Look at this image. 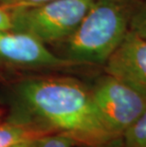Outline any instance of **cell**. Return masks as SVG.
I'll return each mask as SVG.
<instances>
[{
    "label": "cell",
    "instance_id": "1",
    "mask_svg": "<svg viewBox=\"0 0 146 147\" xmlns=\"http://www.w3.org/2000/svg\"><path fill=\"white\" fill-rule=\"evenodd\" d=\"M8 121L32 127L43 135L63 134L78 144L119 147L96 108L90 87L67 76L28 77L7 91Z\"/></svg>",
    "mask_w": 146,
    "mask_h": 147
},
{
    "label": "cell",
    "instance_id": "2",
    "mask_svg": "<svg viewBox=\"0 0 146 147\" xmlns=\"http://www.w3.org/2000/svg\"><path fill=\"white\" fill-rule=\"evenodd\" d=\"M141 1L94 0L74 32L59 43L60 57L76 65H104L130 30Z\"/></svg>",
    "mask_w": 146,
    "mask_h": 147
},
{
    "label": "cell",
    "instance_id": "3",
    "mask_svg": "<svg viewBox=\"0 0 146 147\" xmlns=\"http://www.w3.org/2000/svg\"><path fill=\"white\" fill-rule=\"evenodd\" d=\"M94 0H52L10 10L11 30L28 33L44 44H59L74 32Z\"/></svg>",
    "mask_w": 146,
    "mask_h": 147
},
{
    "label": "cell",
    "instance_id": "4",
    "mask_svg": "<svg viewBox=\"0 0 146 147\" xmlns=\"http://www.w3.org/2000/svg\"><path fill=\"white\" fill-rule=\"evenodd\" d=\"M90 89L102 121L120 140L146 110L145 93L107 73L99 77Z\"/></svg>",
    "mask_w": 146,
    "mask_h": 147
},
{
    "label": "cell",
    "instance_id": "5",
    "mask_svg": "<svg viewBox=\"0 0 146 147\" xmlns=\"http://www.w3.org/2000/svg\"><path fill=\"white\" fill-rule=\"evenodd\" d=\"M0 61L26 67L63 68L76 65L54 54L35 37L13 30H0Z\"/></svg>",
    "mask_w": 146,
    "mask_h": 147
},
{
    "label": "cell",
    "instance_id": "6",
    "mask_svg": "<svg viewBox=\"0 0 146 147\" xmlns=\"http://www.w3.org/2000/svg\"><path fill=\"white\" fill-rule=\"evenodd\" d=\"M104 67L105 73L146 94V39L129 30Z\"/></svg>",
    "mask_w": 146,
    "mask_h": 147
},
{
    "label": "cell",
    "instance_id": "7",
    "mask_svg": "<svg viewBox=\"0 0 146 147\" xmlns=\"http://www.w3.org/2000/svg\"><path fill=\"white\" fill-rule=\"evenodd\" d=\"M40 136L43 134L23 123L8 120L0 123V147H29Z\"/></svg>",
    "mask_w": 146,
    "mask_h": 147
},
{
    "label": "cell",
    "instance_id": "8",
    "mask_svg": "<svg viewBox=\"0 0 146 147\" xmlns=\"http://www.w3.org/2000/svg\"><path fill=\"white\" fill-rule=\"evenodd\" d=\"M119 147H146V110L123 133Z\"/></svg>",
    "mask_w": 146,
    "mask_h": 147
},
{
    "label": "cell",
    "instance_id": "9",
    "mask_svg": "<svg viewBox=\"0 0 146 147\" xmlns=\"http://www.w3.org/2000/svg\"><path fill=\"white\" fill-rule=\"evenodd\" d=\"M78 142L63 134H46L40 136L29 147H76Z\"/></svg>",
    "mask_w": 146,
    "mask_h": 147
},
{
    "label": "cell",
    "instance_id": "10",
    "mask_svg": "<svg viewBox=\"0 0 146 147\" xmlns=\"http://www.w3.org/2000/svg\"><path fill=\"white\" fill-rule=\"evenodd\" d=\"M130 30L146 39V0H141L133 14Z\"/></svg>",
    "mask_w": 146,
    "mask_h": 147
},
{
    "label": "cell",
    "instance_id": "11",
    "mask_svg": "<svg viewBox=\"0 0 146 147\" xmlns=\"http://www.w3.org/2000/svg\"><path fill=\"white\" fill-rule=\"evenodd\" d=\"M48 1H52V0H11V1L9 2L8 4L4 5L3 7H5L8 10H13V9L27 8L30 7V6L40 5Z\"/></svg>",
    "mask_w": 146,
    "mask_h": 147
},
{
    "label": "cell",
    "instance_id": "12",
    "mask_svg": "<svg viewBox=\"0 0 146 147\" xmlns=\"http://www.w3.org/2000/svg\"><path fill=\"white\" fill-rule=\"evenodd\" d=\"M11 12L0 5V30H11Z\"/></svg>",
    "mask_w": 146,
    "mask_h": 147
},
{
    "label": "cell",
    "instance_id": "13",
    "mask_svg": "<svg viewBox=\"0 0 146 147\" xmlns=\"http://www.w3.org/2000/svg\"><path fill=\"white\" fill-rule=\"evenodd\" d=\"M11 1V0H0V5L1 6H4L6 4H8L9 2Z\"/></svg>",
    "mask_w": 146,
    "mask_h": 147
},
{
    "label": "cell",
    "instance_id": "14",
    "mask_svg": "<svg viewBox=\"0 0 146 147\" xmlns=\"http://www.w3.org/2000/svg\"><path fill=\"white\" fill-rule=\"evenodd\" d=\"M77 147H94V146H90V145H85V144H78Z\"/></svg>",
    "mask_w": 146,
    "mask_h": 147
},
{
    "label": "cell",
    "instance_id": "15",
    "mask_svg": "<svg viewBox=\"0 0 146 147\" xmlns=\"http://www.w3.org/2000/svg\"><path fill=\"white\" fill-rule=\"evenodd\" d=\"M2 115H3V112L2 110L0 109V123H1V119H2Z\"/></svg>",
    "mask_w": 146,
    "mask_h": 147
}]
</instances>
